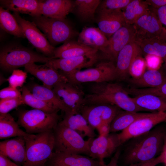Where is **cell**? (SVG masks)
I'll return each instance as SVG.
<instances>
[{
	"label": "cell",
	"mask_w": 166,
	"mask_h": 166,
	"mask_svg": "<svg viewBox=\"0 0 166 166\" xmlns=\"http://www.w3.org/2000/svg\"><path fill=\"white\" fill-rule=\"evenodd\" d=\"M136 38L133 25L126 23L108 38L104 57L113 62L116 61L121 50L128 43L134 41Z\"/></svg>",
	"instance_id": "15"
},
{
	"label": "cell",
	"mask_w": 166,
	"mask_h": 166,
	"mask_svg": "<svg viewBox=\"0 0 166 166\" xmlns=\"http://www.w3.org/2000/svg\"><path fill=\"white\" fill-rule=\"evenodd\" d=\"M30 134L19 128L18 123L10 114H0V139L18 136L25 137Z\"/></svg>",
	"instance_id": "29"
},
{
	"label": "cell",
	"mask_w": 166,
	"mask_h": 166,
	"mask_svg": "<svg viewBox=\"0 0 166 166\" xmlns=\"http://www.w3.org/2000/svg\"><path fill=\"white\" fill-rule=\"evenodd\" d=\"M117 106L108 104L85 105L80 112L88 124L94 128L106 123L111 124L119 112Z\"/></svg>",
	"instance_id": "12"
},
{
	"label": "cell",
	"mask_w": 166,
	"mask_h": 166,
	"mask_svg": "<svg viewBox=\"0 0 166 166\" xmlns=\"http://www.w3.org/2000/svg\"><path fill=\"white\" fill-rule=\"evenodd\" d=\"M0 166H20L7 157L0 154Z\"/></svg>",
	"instance_id": "47"
},
{
	"label": "cell",
	"mask_w": 166,
	"mask_h": 166,
	"mask_svg": "<svg viewBox=\"0 0 166 166\" xmlns=\"http://www.w3.org/2000/svg\"><path fill=\"white\" fill-rule=\"evenodd\" d=\"M98 58L97 53L68 58H52L45 64L65 73L91 67L97 62Z\"/></svg>",
	"instance_id": "17"
},
{
	"label": "cell",
	"mask_w": 166,
	"mask_h": 166,
	"mask_svg": "<svg viewBox=\"0 0 166 166\" xmlns=\"http://www.w3.org/2000/svg\"><path fill=\"white\" fill-rule=\"evenodd\" d=\"M21 28L25 38L39 52L53 58L55 47L52 45L45 36L32 22L22 18L19 14H12Z\"/></svg>",
	"instance_id": "9"
},
{
	"label": "cell",
	"mask_w": 166,
	"mask_h": 166,
	"mask_svg": "<svg viewBox=\"0 0 166 166\" xmlns=\"http://www.w3.org/2000/svg\"><path fill=\"white\" fill-rule=\"evenodd\" d=\"M155 9L157 16L161 23L166 25V6Z\"/></svg>",
	"instance_id": "45"
},
{
	"label": "cell",
	"mask_w": 166,
	"mask_h": 166,
	"mask_svg": "<svg viewBox=\"0 0 166 166\" xmlns=\"http://www.w3.org/2000/svg\"><path fill=\"white\" fill-rule=\"evenodd\" d=\"M48 166V165H47L46 164H45V165H44V166Z\"/></svg>",
	"instance_id": "51"
},
{
	"label": "cell",
	"mask_w": 166,
	"mask_h": 166,
	"mask_svg": "<svg viewBox=\"0 0 166 166\" xmlns=\"http://www.w3.org/2000/svg\"><path fill=\"white\" fill-rule=\"evenodd\" d=\"M133 25L135 31V39L166 36V29L160 21L155 9L152 7L149 8Z\"/></svg>",
	"instance_id": "11"
},
{
	"label": "cell",
	"mask_w": 166,
	"mask_h": 166,
	"mask_svg": "<svg viewBox=\"0 0 166 166\" xmlns=\"http://www.w3.org/2000/svg\"></svg>",
	"instance_id": "53"
},
{
	"label": "cell",
	"mask_w": 166,
	"mask_h": 166,
	"mask_svg": "<svg viewBox=\"0 0 166 166\" xmlns=\"http://www.w3.org/2000/svg\"><path fill=\"white\" fill-rule=\"evenodd\" d=\"M146 1L132 0L122 11L126 24L133 25L149 10Z\"/></svg>",
	"instance_id": "33"
},
{
	"label": "cell",
	"mask_w": 166,
	"mask_h": 166,
	"mask_svg": "<svg viewBox=\"0 0 166 166\" xmlns=\"http://www.w3.org/2000/svg\"><path fill=\"white\" fill-rule=\"evenodd\" d=\"M22 98L24 104L34 109H38L48 113L58 112L59 109L35 96L26 86L22 88Z\"/></svg>",
	"instance_id": "36"
},
{
	"label": "cell",
	"mask_w": 166,
	"mask_h": 166,
	"mask_svg": "<svg viewBox=\"0 0 166 166\" xmlns=\"http://www.w3.org/2000/svg\"><path fill=\"white\" fill-rule=\"evenodd\" d=\"M77 42L101 51L104 53L108 43V38L98 28L85 26L79 34Z\"/></svg>",
	"instance_id": "22"
},
{
	"label": "cell",
	"mask_w": 166,
	"mask_h": 166,
	"mask_svg": "<svg viewBox=\"0 0 166 166\" xmlns=\"http://www.w3.org/2000/svg\"><path fill=\"white\" fill-rule=\"evenodd\" d=\"M0 154L7 157L17 164H21L22 166L26 157L24 137H16L1 141Z\"/></svg>",
	"instance_id": "21"
},
{
	"label": "cell",
	"mask_w": 166,
	"mask_h": 166,
	"mask_svg": "<svg viewBox=\"0 0 166 166\" xmlns=\"http://www.w3.org/2000/svg\"><path fill=\"white\" fill-rule=\"evenodd\" d=\"M33 22L41 30L53 46L72 40L77 33L65 19L50 18L41 15L32 17Z\"/></svg>",
	"instance_id": "5"
},
{
	"label": "cell",
	"mask_w": 166,
	"mask_h": 166,
	"mask_svg": "<svg viewBox=\"0 0 166 166\" xmlns=\"http://www.w3.org/2000/svg\"><path fill=\"white\" fill-rule=\"evenodd\" d=\"M162 158V163L166 166V134L165 136L162 151L160 155Z\"/></svg>",
	"instance_id": "50"
},
{
	"label": "cell",
	"mask_w": 166,
	"mask_h": 166,
	"mask_svg": "<svg viewBox=\"0 0 166 166\" xmlns=\"http://www.w3.org/2000/svg\"><path fill=\"white\" fill-rule=\"evenodd\" d=\"M26 157L22 166H43L51 157L54 149L53 130L24 137Z\"/></svg>",
	"instance_id": "3"
},
{
	"label": "cell",
	"mask_w": 166,
	"mask_h": 166,
	"mask_svg": "<svg viewBox=\"0 0 166 166\" xmlns=\"http://www.w3.org/2000/svg\"><path fill=\"white\" fill-rule=\"evenodd\" d=\"M0 99L22 98V93L17 88L9 86L0 91Z\"/></svg>",
	"instance_id": "42"
},
{
	"label": "cell",
	"mask_w": 166,
	"mask_h": 166,
	"mask_svg": "<svg viewBox=\"0 0 166 166\" xmlns=\"http://www.w3.org/2000/svg\"><path fill=\"white\" fill-rule=\"evenodd\" d=\"M52 89L71 110L72 114L79 113L85 105V95L77 85L68 81H62L56 84Z\"/></svg>",
	"instance_id": "14"
},
{
	"label": "cell",
	"mask_w": 166,
	"mask_h": 166,
	"mask_svg": "<svg viewBox=\"0 0 166 166\" xmlns=\"http://www.w3.org/2000/svg\"><path fill=\"white\" fill-rule=\"evenodd\" d=\"M166 130L159 127L139 136L132 145L125 157L128 164L147 161L156 158L161 152Z\"/></svg>",
	"instance_id": "2"
},
{
	"label": "cell",
	"mask_w": 166,
	"mask_h": 166,
	"mask_svg": "<svg viewBox=\"0 0 166 166\" xmlns=\"http://www.w3.org/2000/svg\"><path fill=\"white\" fill-rule=\"evenodd\" d=\"M1 28L8 33L18 37L25 38L18 22L9 10L0 7Z\"/></svg>",
	"instance_id": "35"
},
{
	"label": "cell",
	"mask_w": 166,
	"mask_h": 166,
	"mask_svg": "<svg viewBox=\"0 0 166 166\" xmlns=\"http://www.w3.org/2000/svg\"><path fill=\"white\" fill-rule=\"evenodd\" d=\"M27 73L18 69L13 70L11 75L7 80L9 86L17 88L22 87L26 82L27 77Z\"/></svg>",
	"instance_id": "39"
},
{
	"label": "cell",
	"mask_w": 166,
	"mask_h": 166,
	"mask_svg": "<svg viewBox=\"0 0 166 166\" xmlns=\"http://www.w3.org/2000/svg\"><path fill=\"white\" fill-rule=\"evenodd\" d=\"M148 5L152 8L158 9L161 7L166 6V0H146Z\"/></svg>",
	"instance_id": "48"
},
{
	"label": "cell",
	"mask_w": 166,
	"mask_h": 166,
	"mask_svg": "<svg viewBox=\"0 0 166 166\" xmlns=\"http://www.w3.org/2000/svg\"><path fill=\"white\" fill-rule=\"evenodd\" d=\"M131 98L137 105L146 110L166 112V101L158 96L151 94H141Z\"/></svg>",
	"instance_id": "31"
},
{
	"label": "cell",
	"mask_w": 166,
	"mask_h": 166,
	"mask_svg": "<svg viewBox=\"0 0 166 166\" xmlns=\"http://www.w3.org/2000/svg\"><path fill=\"white\" fill-rule=\"evenodd\" d=\"M101 0H76L74 8L76 14L82 21L90 22L94 20L95 14Z\"/></svg>",
	"instance_id": "30"
},
{
	"label": "cell",
	"mask_w": 166,
	"mask_h": 166,
	"mask_svg": "<svg viewBox=\"0 0 166 166\" xmlns=\"http://www.w3.org/2000/svg\"><path fill=\"white\" fill-rule=\"evenodd\" d=\"M130 81L140 87L156 88L166 82V76L158 70L148 69L139 78H132Z\"/></svg>",
	"instance_id": "32"
},
{
	"label": "cell",
	"mask_w": 166,
	"mask_h": 166,
	"mask_svg": "<svg viewBox=\"0 0 166 166\" xmlns=\"http://www.w3.org/2000/svg\"><path fill=\"white\" fill-rule=\"evenodd\" d=\"M148 114L125 111L119 112L111 123L110 132L122 131L128 128L136 120Z\"/></svg>",
	"instance_id": "34"
},
{
	"label": "cell",
	"mask_w": 166,
	"mask_h": 166,
	"mask_svg": "<svg viewBox=\"0 0 166 166\" xmlns=\"http://www.w3.org/2000/svg\"><path fill=\"white\" fill-rule=\"evenodd\" d=\"M128 93L137 95L141 94H151L166 98V82L160 86L153 88H132L127 89Z\"/></svg>",
	"instance_id": "37"
},
{
	"label": "cell",
	"mask_w": 166,
	"mask_h": 166,
	"mask_svg": "<svg viewBox=\"0 0 166 166\" xmlns=\"http://www.w3.org/2000/svg\"><path fill=\"white\" fill-rule=\"evenodd\" d=\"M165 66H166V60L165 61Z\"/></svg>",
	"instance_id": "52"
},
{
	"label": "cell",
	"mask_w": 166,
	"mask_h": 166,
	"mask_svg": "<svg viewBox=\"0 0 166 166\" xmlns=\"http://www.w3.org/2000/svg\"><path fill=\"white\" fill-rule=\"evenodd\" d=\"M110 124L108 123H102L96 128L99 133V136H106L109 134L110 132Z\"/></svg>",
	"instance_id": "46"
},
{
	"label": "cell",
	"mask_w": 166,
	"mask_h": 166,
	"mask_svg": "<svg viewBox=\"0 0 166 166\" xmlns=\"http://www.w3.org/2000/svg\"><path fill=\"white\" fill-rule=\"evenodd\" d=\"M128 94L125 88L117 83H94L90 87L89 93L85 95V105L108 104L115 105L125 111L146 110L135 104Z\"/></svg>",
	"instance_id": "1"
},
{
	"label": "cell",
	"mask_w": 166,
	"mask_h": 166,
	"mask_svg": "<svg viewBox=\"0 0 166 166\" xmlns=\"http://www.w3.org/2000/svg\"><path fill=\"white\" fill-rule=\"evenodd\" d=\"M89 139V156L99 161L101 166H105L104 159L110 156L121 145L118 134L99 136L95 139Z\"/></svg>",
	"instance_id": "13"
},
{
	"label": "cell",
	"mask_w": 166,
	"mask_h": 166,
	"mask_svg": "<svg viewBox=\"0 0 166 166\" xmlns=\"http://www.w3.org/2000/svg\"><path fill=\"white\" fill-rule=\"evenodd\" d=\"M135 41L126 45L118 54L116 65L117 79H124L129 73V69L132 61L142 53Z\"/></svg>",
	"instance_id": "20"
},
{
	"label": "cell",
	"mask_w": 166,
	"mask_h": 166,
	"mask_svg": "<svg viewBox=\"0 0 166 166\" xmlns=\"http://www.w3.org/2000/svg\"><path fill=\"white\" fill-rule=\"evenodd\" d=\"M98 50L70 40L55 48L53 58H68L97 53Z\"/></svg>",
	"instance_id": "25"
},
{
	"label": "cell",
	"mask_w": 166,
	"mask_h": 166,
	"mask_svg": "<svg viewBox=\"0 0 166 166\" xmlns=\"http://www.w3.org/2000/svg\"><path fill=\"white\" fill-rule=\"evenodd\" d=\"M24 104L22 98L0 99V114H5Z\"/></svg>",
	"instance_id": "41"
},
{
	"label": "cell",
	"mask_w": 166,
	"mask_h": 166,
	"mask_svg": "<svg viewBox=\"0 0 166 166\" xmlns=\"http://www.w3.org/2000/svg\"><path fill=\"white\" fill-rule=\"evenodd\" d=\"M43 0H1V6L18 14H26L32 17L41 15Z\"/></svg>",
	"instance_id": "23"
},
{
	"label": "cell",
	"mask_w": 166,
	"mask_h": 166,
	"mask_svg": "<svg viewBox=\"0 0 166 166\" xmlns=\"http://www.w3.org/2000/svg\"><path fill=\"white\" fill-rule=\"evenodd\" d=\"M145 59L148 69L158 70L161 65L162 59L155 55L147 54Z\"/></svg>",
	"instance_id": "43"
},
{
	"label": "cell",
	"mask_w": 166,
	"mask_h": 166,
	"mask_svg": "<svg viewBox=\"0 0 166 166\" xmlns=\"http://www.w3.org/2000/svg\"><path fill=\"white\" fill-rule=\"evenodd\" d=\"M61 73L66 77L69 82L77 85L89 82H109L117 78L116 65L111 61L101 62L93 68Z\"/></svg>",
	"instance_id": "8"
},
{
	"label": "cell",
	"mask_w": 166,
	"mask_h": 166,
	"mask_svg": "<svg viewBox=\"0 0 166 166\" xmlns=\"http://www.w3.org/2000/svg\"><path fill=\"white\" fill-rule=\"evenodd\" d=\"M24 68L25 72L41 81L43 86L52 89L57 84L62 81H68L62 73L45 63L39 65L35 63H31L26 65Z\"/></svg>",
	"instance_id": "18"
},
{
	"label": "cell",
	"mask_w": 166,
	"mask_h": 166,
	"mask_svg": "<svg viewBox=\"0 0 166 166\" xmlns=\"http://www.w3.org/2000/svg\"><path fill=\"white\" fill-rule=\"evenodd\" d=\"M135 41L142 53L155 55L166 60V36L137 39Z\"/></svg>",
	"instance_id": "28"
},
{
	"label": "cell",
	"mask_w": 166,
	"mask_h": 166,
	"mask_svg": "<svg viewBox=\"0 0 166 166\" xmlns=\"http://www.w3.org/2000/svg\"><path fill=\"white\" fill-rule=\"evenodd\" d=\"M146 67L145 58L140 56H138L132 63L129 69L128 73L133 78H138L145 72Z\"/></svg>",
	"instance_id": "38"
},
{
	"label": "cell",
	"mask_w": 166,
	"mask_h": 166,
	"mask_svg": "<svg viewBox=\"0 0 166 166\" xmlns=\"http://www.w3.org/2000/svg\"><path fill=\"white\" fill-rule=\"evenodd\" d=\"M52 58L18 44L10 43L1 48L0 66L4 70L13 71L31 63L45 64Z\"/></svg>",
	"instance_id": "4"
},
{
	"label": "cell",
	"mask_w": 166,
	"mask_h": 166,
	"mask_svg": "<svg viewBox=\"0 0 166 166\" xmlns=\"http://www.w3.org/2000/svg\"><path fill=\"white\" fill-rule=\"evenodd\" d=\"M165 121L166 112L148 113L136 120L118 134L121 144L130 139L139 137L148 132L156 125Z\"/></svg>",
	"instance_id": "10"
},
{
	"label": "cell",
	"mask_w": 166,
	"mask_h": 166,
	"mask_svg": "<svg viewBox=\"0 0 166 166\" xmlns=\"http://www.w3.org/2000/svg\"><path fill=\"white\" fill-rule=\"evenodd\" d=\"M160 163H162V161L160 156L159 155L156 158L149 161L130 164L127 166H155Z\"/></svg>",
	"instance_id": "44"
},
{
	"label": "cell",
	"mask_w": 166,
	"mask_h": 166,
	"mask_svg": "<svg viewBox=\"0 0 166 166\" xmlns=\"http://www.w3.org/2000/svg\"><path fill=\"white\" fill-rule=\"evenodd\" d=\"M97 13L98 28L109 38L126 23L121 9L97 10Z\"/></svg>",
	"instance_id": "16"
},
{
	"label": "cell",
	"mask_w": 166,
	"mask_h": 166,
	"mask_svg": "<svg viewBox=\"0 0 166 166\" xmlns=\"http://www.w3.org/2000/svg\"><path fill=\"white\" fill-rule=\"evenodd\" d=\"M74 1L70 0H43L41 15L53 18L65 19L74 8Z\"/></svg>",
	"instance_id": "24"
},
{
	"label": "cell",
	"mask_w": 166,
	"mask_h": 166,
	"mask_svg": "<svg viewBox=\"0 0 166 166\" xmlns=\"http://www.w3.org/2000/svg\"><path fill=\"white\" fill-rule=\"evenodd\" d=\"M58 112L48 113L34 109L22 110L18 113L17 123L29 134L53 130L59 123Z\"/></svg>",
	"instance_id": "6"
},
{
	"label": "cell",
	"mask_w": 166,
	"mask_h": 166,
	"mask_svg": "<svg viewBox=\"0 0 166 166\" xmlns=\"http://www.w3.org/2000/svg\"><path fill=\"white\" fill-rule=\"evenodd\" d=\"M60 123L75 131L83 138H93L96 136L95 128L91 126L79 113L65 115Z\"/></svg>",
	"instance_id": "27"
},
{
	"label": "cell",
	"mask_w": 166,
	"mask_h": 166,
	"mask_svg": "<svg viewBox=\"0 0 166 166\" xmlns=\"http://www.w3.org/2000/svg\"><path fill=\"white\" fill-rule=\"evenodd\" d=\"M53 132L55 151L89 156V138L85 140L78 132L59 123Z\"/></svg>",
	"instance_id": "7"
},
{
	"label": "cell",
	"mask_w": 166,
	"mask_h": 166,
	"mask_svg": "<svg viewBox=\"0 0 166 166\" xmlns=\"http://www.w3.org/2000/svg\"><path fill=\"white\" fill-rule=\"evenodd\" d=\"M46 164L48 166H101L97 160L80 154L55 151Z\"/></svg>",
	"instance_id": "19"
},
{
	"label": "cell",
	"mask_w": 166,
	"mask_h": 166,
	"mask_svg": "<svg viewBox=\"0 0 166 166\" xmlns=\"http://www.w3.org/2000/svg\"><path fill=\"white\" fill-rule=\"evenodd\" d=\"M132 0H104L102 1L97 10H115L125 7Z\"/></svg>",
	"instance_id": "40"
},
{
	"label": "cell",
	"mask_w": 166,
	"mask_h": 166,
	"mask_svg": "<svg viewBox=\"0 0 166 166\" xmlns=\"http://www.w3.org/2000/svg\"><path fill=\"white\" fill-rule=\"evenodd\" d=\"M120 153V151L119 150L117 151L114 156L111 158L110 162L105 166H117Z\"/></svg>",
	"instance_id": "49"
},
{
	"label": "cell",
	"mask_w": 166,
	"mask_h": 166,
	"mask_svg": "<svg viewBox=\"0 0 166 166\" xmlns=\"http://www.w3.org/2000/svg\"><path fill=\"white\" fill-rule=\"evenodd\" d=\"M26 87L35 96L64 112L65 115L72 114L71 110L52 89L35 83L31 84Z\"/></svg>",
	"instance_id": "26"
}]
</instances>
